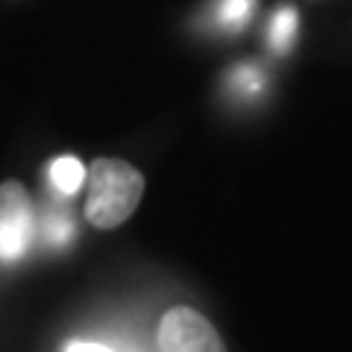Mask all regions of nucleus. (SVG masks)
Returning a JSON list of instances; mask_svg holds the SVG:
<instances>
[{
	"mask_svg": "<svg viewBox=\"0 0 352 352\" xmlns=\"http://www.w3.org/2000/svg\"><path fill=\"white\" fill-rule=\"evenodd\" d=\"M247 12H250V0H223L220 3V21L229 27L241 24L247 18Z\"/></svg>",
	"mask_w": 352,
	"mask_h": 352,
	"instance_id": "0eeeda50",
	"label": "nucleus"
},
{
	"mask_svg": "<svg viewBox=\"0 0 352 352\" xmlns=\"http://www.w3.org/2000/svg\"><path fill=\"white\" fill-rule=\"evenodd\" d=\"M32 203L21 182L0 185V261H18L27 256L32 241Z\"/></svg>",
	"mask_w": 352,
	"mask_h": 352,
	"instance_id": "f03ea898",
	"label": "nucleus"
},
{
	"mask_svg": "<svg viewBox=\"0 0 352 352\" xmlns=\"http://www.w3.org/2000/svg\"><path fill=\"white\" fill-rule=\"evenodd\" d=\"M156 344L162 352H226L214 326L194 308H170L162 317Z\"/></svg>",
	"mask_w": 352,
	"mask_h": 352,
	"instance_id": "7ed1b4c3",
	"label": "nucleus"
},
{
	"mask_svg": "<svg viewBox=\"0 0 352 352\" xmlns=\"http://www.w3.org/2000/svg\"><path fill=\"white\" fill-rule=\"evenodd\" d=\"M85 182V168L76 156H59L50 164V185L56 188L62 197H71L82 188Z\"/></svg>",
	"mask_w": 352,
	"mask_h": 352,
	"instance_id": "20e7f679",
	"label": "nucleus"
},
{
	"mask_svg": "<svg viewBox=\"0 0 352 352\" xmlns=\"http://www.w3.org/2000/svg\"><path fill=\"white\" fill-rule=\"evenodd\" d=\"M68 352H115V349H109L103 344H88V340H74Z\"/></svg>",
	"mask_w": 352,
	"mask_h": 352,
	"instance_id": "6e6552de",
	"label": "nucleus"
},
{
	"mask_svg": "<svg viewBox=\"0 0 352 352\" xmlns=\"http://www.w3.org/2000/svg\"><path fill=\"white\" fill-rule=\"evenodd\" d=\"M74 235H76V226L68 214H62V212L47 214V220H44V238H47L53 247H68Z\"/></svg>",
	"mask_w": 352,
	"mask_h": 352,
	"instance_id": "39448f33",
	"label": "nucleus"
},
{
	"mask_svg": "<svg viewBox=\"0 0 352 352\" xmlns=\"http://www.w3.org/2000/svg\"><path fill=\"white\" fill-rule=\"evenodd\" d=\"M294 24H296V15L294 9H279L276 18H273V27H270V44L273 50H288V41L294 36Z\"/></svg>",
	"mask_w": 352,
	"mask_h": 352,
	"instance_id": "423d86ee",
	"label": "nucleus"
},
{
	"mask_svg": "<svg viewBox=\"0 0 352 352\" xmlns=\"http://www.w3.org/2000/svg\"><path fill=\"white\" fill-rule=\"evenodd\" d=\"M85 217L97 229H115L135 212L144 194V176L124 159H94L85 170Z\"/></svg>",
	"mask_w": 352,
	"mask_h": 352,
	"instance_id": "f257e3e1",
	"label": "nucleus"
}]
</instances>
